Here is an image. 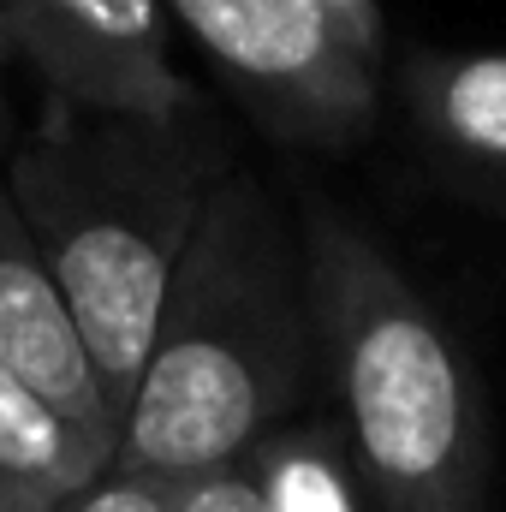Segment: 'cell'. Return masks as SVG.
I'll use <instances>...</instances> for the list:
<instances>
[{
    "instance_id": "obj_1",
    "label": "cell",
    "mask_w": 506,
    "mask_h": 512,
    "mask_svg": "<svg viewBox=\"0 0 506 512\" xmlns=\"http://www.w3.org/2000/svg\"><path fill=\"white\" fill-rule=\"evenodd\" d=\"M0 173L84 334L102 393L126 417L173 274L209 203L239 173L227 131L215 114L143 120L42 102Z\"/></svg>"
},
{
    "instance_id": "obj_2",
    "label": "cell",
    "mask_w": 506,
    "mask_h": 512,
    "mask_svg": "<svg viewBox=\"0 0 506 512\" xmlns=\"http://www.w3.org/2000/svg\"><path fill=\"white\" fill-rule=\"evenodd\" d=\"M322 370L304 245L251 167L209 203L131 387L120 465L185 483L245 465Z\"/></svg>"
},
{
    "instance_id": "obj_3",
    "label": "cell",
    "mask_w": 506,
    "mask_h": 512,
    "mask_svg": "<svg viewBox=\"0 0 506 512\" xmlns=\"http://www.w3.org/2000/svg\"><path fill=\"white\" fill-rule=\"evenodd\" d=\"M298 245L322 370L376 512H489V411L453 328L334 197L304 191Z\"/></svg>"
},
{
    "instance_id": "obj_4",
    "label": "cell",
    "mask_w": 506,
    "mask_h": 512,
    "mask_svg": "<svg viewBox=\"0 0 506 512\" xmlns=\"http://www.w3.org/2000/svg\"><path fill=\"white\" fill-rule=\"evenodd\" d=\"M251 120L292 149H352L376 131L381 72L358 66L304 0H167Z\"/></svg>"
},
{
    "instance_id": "obj_5",
    "label": "cell",
    "mask_w": 506,
    "mask_h": 512,
    "mask_svg": "<svg viewBox=\"0 0 506 512\" xmlns=\"http://www.w3.org/2000/svg\"><path fill=\"white\" fill-rule=\"evenodd\" d=\"M167 0H0V72L24 66L42 102L102 114H215L167 54Z\"/></svg>"
},
{
    "instance_id": "obj_6",
    "label": "cell",
    "mask_w": 506,
    "mask_h": 512,
    "mask_svg": "<svg viewBox=\"0 0 506 512\" xmlns=\"http://www.w3.org/2000/svg\"><path fill=\"white\" fill-rule=\"evenodd\" d=\"M0 358L54 411H66L102 453L120 459L126 417L102 393V376L84 352V334H78L48 262H42L12 191H6V173H0Z\"/></svg>"
},
{
    "instance_id": "obj_7",
    "label": "cell",
    "mask_w": 506,
    "mask_h": 512,
    "mask_svg": "<svg viewBox=\"0 0 506 512\" xmlns=\"http://www.w3.org/2000/svg\"><path fill=\"white\" fill-rule=\"evenodd\" d=\"M405 108L459 167L506 179V48H423L405 60Z\"/></svg>"
},
{
    "instance_id": "obj_8",
    "label": "cell",
    "mask_w": 506,
    "mask_h": 512,
    "mask_svg": "<svg viewBox=\"0 0 506 512\" xmlns=\"http://www.w3.org/2000/svg\"><path fill=\"white\" fill-rule=\"evenodd\" d=\"M120 459L102 453L66 411H54L36 387L0 358V471L42 495L48 507L78 501L96 477H108Z\"/></svg>"
},
{
    "instance_id": "obj_9",
    "label": "cell",
    "mask_w": 506,
    "mask_h": 512,
    "mask_svg": "<svg viewBox=\"0 0 506 512\" xmlns=\"http://www.w3.org/2000/svg\"><path fill=\"white\" fill-rule=\"evenodd\" d=\"M251 477L262 512H376L340 417L280 423L251 447Z\"/></svg>"
},
{
    "instance_id": "obj_10",
    "label": "cell",
    "mask_w": 506,
    "mask_h": 512,
    "mask_svg": "<svg viewBox=\"0 0 506 512\" xmlns=\"http://www.w3.org/2000/svg\"><path fill=\"white\" fill-rule=\"evenodd\" d=\"M304 6L328 24V36L358 66H370V72L387 66V18H381V0H304Z\"/></svg>"
},
{
    "instance_id": "obj_11",
    "label": "cell",
    "mask_w": 506,
    "mask_h": 512,
    "mask_svg": "<svg viewBox=\"0 0 506 512\" xmlns=\"http://www.w3.org/2000/svg\"><path fill=\"white\" fill-rule=\"evenodd\" d=\"M60 512H179V483H161V477L114 465L108 477H96L78 501H66Z\"/></svg>"
},
{
    "instance_id": "obj_12",
    "label": "cell",
    "mask_w": 506,
    "mask_h": 512,
    "mask_svg": "<svg viewBox=\"0 0 506 512\" xmlns=\"http://www.w3.org/2000/svg\"><path fill=\"white\" fill-rule=\"evenodd\" d=\"M179 512H262L251 465H227V471H203L179 483Z\"/></svg>"
},
{
    "instance_id": "obj_13",
    "label": "cell",
    "mask_w": 506,
    "mask_h": 512,
    "mask_svg": "<svg viewBox=\"0 0 506 512\" xmlns=\"http://www.w3.org/2000/svg\"><path fill=\"white\" fill-rule=\"evenodd\" d=\"M0 512H60V507H48L42 495H30L24 483H12V477L0 471Z\"/></svg>"
},
{
    "instance_id": "obj_14",
    "label": "cell",
    "mask_w": 506,
    "mask_h": 512,
    "mask_svg": "<svg viewBox=\"0 0 506 512\" xmlns=\"http://www.w3.org/2000/svg\"><path fill=\"white\" fill-rule=\"evenodd\" d=\"M0 137H6V90H0Z\"/></svg>"
}]
</instances>
